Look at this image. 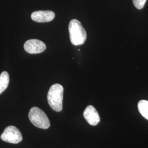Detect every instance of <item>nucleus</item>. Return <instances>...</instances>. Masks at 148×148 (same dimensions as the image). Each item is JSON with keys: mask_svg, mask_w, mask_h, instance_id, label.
<instances>
[{"mask_svg": "<svg viewBox=\"0 0 148 148\" xmlns=\"http://www.w3.org/2000/svg\"><path fill=\"white\" fill-rule=\"evenodd\" d=\"M63 87L60 84L52 85L48 90V103L54 111L60 112L63 109Z\"/></svg>", "mask_w": 148, "mask_h": 148, "instance_id": "obj_1", "label": "nucleus"}, {"mask_svg": "<svg viewBox=\"0 0 148 148\" xmlns=\"http://www.w3.org/2000/svg\"><path fill=\"white\" fill-rule=\"evenodd\" d=\"M69 31L72 44L79 46L85 43L87 38V33L80 21L75 19L70 21Z\"/></svg>", "mask_w": 148, "mask_h": 148, "instance_id": "obj_2", "label": "nucleus"}, {"mask_svg": "<svg viewBox=\"0 0 148 148\" xmlns=\"http://www.w3.org/2000/svg\"><path fill=\"white\" fill-rule=\"evenodd\" d=\"M29 118L32 123L39 128L46 130L50 127V121L47 116L45 112L36 106L30 109Z\"/></svg>", "mask_w": 148, "mask_h": 148, "instance_id": "obj_3", "label": "nucleus"}, {"mask_svg": "<svg viewBox=\"0 0 148 148\" xmlns=\"http://www.w3.org/2000/svg\"><path fill=\"white\" fill-rule=\"evenodd\" d=\"M1 139L7 143L18 144L21 142L23 137L18 128L14 126H10L5 129L1 135Z\"/></svg>", "mask_w": 148, "mask_h": 148, "instance_id": "obj_4", "label": "nucleus"}, {"mask_svg": "<svg viewBox=\"0 0 148 148\" xmlns=\"http://www.w3.org/2000/svg\"><path fill=\"white\" fill-rule=\"evenodd\" d=\"M25 51L30 54H38L44 52L46 48L45 43L37 39L27 41L24 45Z\"/></svg>", "mask_w": 148, "mask_h": 148, "instance_id": "obj_5", "label": "nucleus"}, {"mask_svg": "<svg viewBox=\"0 0 148 148\" xmlns=\"http://www.w3.org/2000/svg\"><path fill=\"white\" fill-rule=\"evenodd\" d=\"M84 116L86 120L91 126H96L100 121V117L95 108L88 106L84 111Z\"/></svg>", "mask_w": 148, "mask_h": 148, "instance_id": "obj_6", "label": "nucleus"}, {"mask_svg": "<svg viewBox=\"0 0 148 148\" xmlns=\"http://www.w3.org/2000/svg\"><path fill=\"white\" fill-rule=\"evenodd\" d=\"M55 13L51 11H38L33 12L31 18L34 21L38 23H46L53 21Z\"/></svg>", "mask_w": 148, "mask_h": 148, "instance_id": "obj_7", "label": "nucleus"}, {"mask_svg": "<svg viewBox=\"0 0 148 148\" xmlns=\"http://www.w3.org/2000/svg\"><path fill=\"white\" fill-rule=\"evenodd\" d=\"M9 82V74L7 71H3L0 75V95L7 89Z\"/></svg>", "mask_w": 148, "mask_h": 148, "instance_id": "obj_8", "label": "nucleus"}, {"mask_svg": "<svg viewBox=\"0 0 148 148\" xmlns=\"http://www.w3.org/2000/svg\"><path fill=\"white\" fill-rule=\"evenodd\" d=\"M138 110L145 119L148 120V101L141 100L138 104Z\"/></svg>", "mask_w": 148, "mask_h": 148, "instance_id": "obj_9", "label": "nucleus"}, {"mask_svg": "<svg viewBox=\"0 0 148 148\" xmlns=\"http://www.w3.org/2000/svg\"><path fill=\"white\" fill-rule=\"evenodd\" d=\"M133 5L138 10H142L144 7L147 0H132Z\"/></svg>", "mask_w": 148, "mask_h": 148, "instance_id": "obj_10", "label": "nucleus"}]
</instances>
